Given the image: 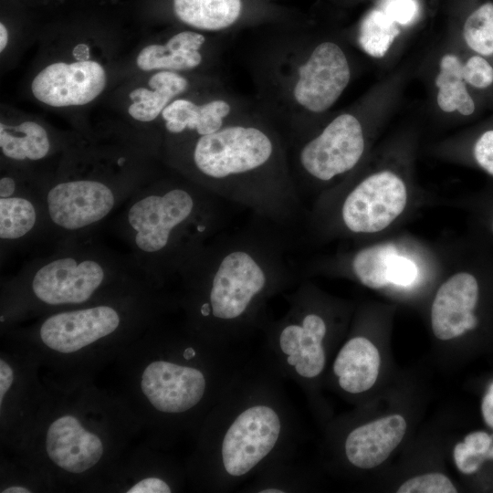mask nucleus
<instances>
[{"label":"nucleus","mask_w":493,"mask_h":493,"mask_svg":"<svg viewBox=\"0 0 493 493\" xmlns=\"http://www.w3.org/2000/svg\"><path fill=\"white\" fill-rule=\"evenodd\" d=\"M478 294L477 280L468 272L455 273L442 283L431 307V326L437 339L448 341L477 326L473 311Z\"/></svg>","instance_id":"obj_18"},{"label":"nucleus","mask_w":493,"mask_h":493,"mask_svg":"<svg viewBox=\"0 0 493 493\" xmlns=\"http://www.w3.org/2000/svg\"><path fill=\"white\" fill-rule=\"evenodd\" d=\"M289 164L301 194L305 187H328L353 172L366 149L363 125L342 112L288 145Z\"/></svg>","instance_id":"obj_10"},{"label":"nucleus","mask_w":493,"mask_h":493,"mask_svg":"<svg viewBox=\"0 0 493 493\" xmlns=\"http://www.w3.org/2000/svg\"><path fill=\"white\" fill-rule=\"evenodd\" d=\"M165 152L177 173L260 221L279 230L299 222L303 207L288 142L256 106L214 133L165 144Z\"/></svg>","instance_id":"obj_3"},{"label":"nucleus","mask_w":493,"mask_h":493,"mask_svg":"<svg viewBox=\"0 0 493 493\" xmlns=\"http://www.w3.org/2000/svg\"><path fill=\"white\" fill-rule=\"evenodd\" d=\"M282 380L262 356L236 371L201 425L193 472L204 488L232 491L296 456L299 414Z\"/></svg>","instance_id":"obj_2"},{"label":"nucleus","mask_w":493,"mask_h":493,"mask_svg":"<svg viewBox=\"0 0 493 493\" xmlns=\"http://www.w3.org/2000/svg\"><path fill=\"white\" fill-rule=\"evenodd\" d=\"M418 274V267L414 260L397 252L393 256L388 271L389 284L411 286L416 281Z\"/></svg>","instance_id":"obj_31"},{"label":"nucleus","mask_w":493,"mask_h":493,"mask_svg":"<svg viewBox=\"0 0 493 493\" xmlns=\"http://www.w3.org/2000/svg\"><path fill=\"white\" fill-rule=\"evenodd\" d=\"M396 252L395 246L392 244L363 246L339 257L335 261L336 267H330L345 270L363 286L379 289L389 285L390 262Z\"/></svg>","instance_id":"obj_22"},{"label":"nucleus","mask_w":493,"mask_h":493,"mask_svg":"<svg viewBox=\"0 0 493 493\" xmlns=\"http://www.w3.org/2000/svg\"><path fill=\"white\" fill-rule=\"evenodd\" d=\"M474 157L484 171L493 175V130L485 131L477 140Z\"/></svg>","instance_id":"obj_33"},{"label":"nucleus","mask_w":493,"mask_h":493,"mask_svg":"<svg viewBox=\"0 0 493 493\" xmlns=\"http://www.w3.org/2000/svg\"><path fill=\"white\" fill-rule=\"evenodd\" d=\"M380 363L376 346L364 336H353L339 350L332 363V374L342 392L360 394L376 383Z\"/></svg>","instance_id":"obj_21"},{"label":"nucleus","mask_w":493,"mask_h":493,"mask_svg":"<svg viewBox=\"0 0 493 493\" xmlns=\"http://www.w3.org/2000/svg\"><path fill=\"white\" fill-rule=\"evenodd\" d=\"M463 79L475 88H488L493 83V67L483 57L473 56L463 64Z\"/></svg>","instance_id":"obj_30"},{"label":"nucleus","mask_w":493,"mask_h":493,"mask_svg":"<svg viewBox=\"0 0 493 493\" xmlns=\"http://www.w3.org/2000/svg\"><path fill=\"white\" fill-rule=\"evenodd\" d=\"M398 493H456L451 480L441 473H428L414 477L404 482Z\"/></svg>","instance_id":"obj_29"},{"label":"nucleus","mask_w":493,"mask_h":493,"mask_svg":"<svg viewBox=\"0 0 493 493\" xmlns=\"http://www.w3.org/2000/svg\"><path fill=\"white\" fill-rule=\"evenodd\" d=\"M492 441V435L477 431L467 435L464 442L456 444L453 456L458 470L467 475L477 472L488 459Z\"/></svg>","instance_id":"obj_27"},{"label":"nucleus","mask_w":493,"mask_h":493,"mask_svg":"<svg viewBox=\"0 0 493 493\" xmlns=\"http://www.w3.org/2000/svg\"><path fill=\"white\" fill-rule=\"evenodd\" d=\"M14 382V372L5 360H0V404H4V399L10 390Z\"/></svg>","instance_id":"obj_35"},{"label":"nucleus","mask_w":493,"mask_h":493,"mask_svg":"<svg viewBox=\"0 0 493 493\" xmlns=\"http://www.w3.org/2000/svg\"><path fill=\"white\" fill-rule=\"evenodd\" d=\"M493 436V435H492ZM488 459H493V441L488 451Z\"/></svg>","instance_id":"obj_39"},{"label":"nucleus","mask_w":493,"mask_h":493,"mask_svg":"<svg viewBox=\"0 0 493 493\" xmlns=\"http://www.w3.org/2000/svg\"><path fill=\"white\" fill-rule=\"evenodd\" d=\"M45 450L50 461L69 474H82L94 467L104 454L101 437L87 429L74 414L54 419L45 436Z\"/></svg>","instance_id":"obj_17"},{"label":"nucleus","mask_w":493,"mask_h":493,"mask_svg":"<svg viewBox=\"0 0 493 493\" xmlns=\"http://www.w3.org/2000/svg\"><path fill=\"white\" fill-rule=\"evenodd\" d=\"M406 428V421L400 414L357 425L347 433L342 443V454L353 467H376L399 446Z\"/></svg>","instance_id":"obj_19"},{"label":"nucleus","mask_w":493,"mask_h":493,"mask_svg":"<svg viewBox=\"0 0 493 493\" xmlns=\"http://www.w3.org/2000/svg\"><path fill=\"white\" fill-rule=\"evenodd\" d=\"M246 70L256 108L281 131L288 145L319 124L351 79L343 47L315 35L307 18L247 31Z\"/></svg>","instance_id":"obj_4"},{"label":"nucleus","mask_w":493,"mask_h":493,"mask_svg":"<svg viewBox=\"0 0 493 493\" xmlns=\"http://www.w3.org/2000/svg\"><path fill=\"white\" fill-rule=\"evenodd\" d=\"M0 149L10 161L38 162L49 154L51 142L47 130L36 121H25L16 126L1 122Z\"/></svg>","instance_id":"obj_23"},{"label":"nucleus","mask_w":493,"mask_h":493,"mask_svg":"<svg viewBox=\"0 0 493 493\" xmlns=\"http://www.w3.org/2000/svg\"><path fill=\"white\" fill-rule=\"evenodd\" d=\"M278 230L221 231L184 265L174 279L189 332L234 349L262 330L269 301L294 281Z\"/></svg>","instance_id":"obj_1"},{"label":"nucleus","mask_w":493,"mask_h":493,"mask_svg":"<svg viewBox=\"0 0 493 493\" xmlns=\"http://www.w3.org/2000/svg\"><path fill=\"white\" fill-rule=\"evenodd\" d=\"M305 471L295 456L271 464L242 488L243 492L294 493L306 489Z\"/></svg>","instance_id":"obj_24"},{"label":"nucleus","mask_w":493,"mask_h":493,"mask_svg":"<svg viewBox=\"0 0 493 493\" xmlns=\"http://www.w3.org/2000/svg\"><path fill=\"white\" fill-rule=\"evenodd\" d=\"M283 316L262 329L263 359L284 380L303 389L313 402L316 383L327 366L330 318L318 289L302 282L287 295Z\"/></svg>","instance_id":"obj_8"},{"label":"nucleus","mask_w":493,"mask_h":493,"mask_svg":"<svg viewBox=\"0 0 493 493\" xmlns=\"http://www.w3.org/2000/svg\"><path fill=\"white\" fill-rule=\"evenodd\" d=\"M8 42V31L5 27V26L1 23L0 24V51L3 52V50L5 48Z\"/></svg>","instance_id":"obj_37"},{"label":"nucleus","mask_w":493,"mask_h":493,"mask_svg":"<svg viewBox=\"0 0 493 493\" xmlns=\"http://www.w3.org/2000/svg\"><path fill=\"white\" fill-rule=\"evenodd\" d=\"M22 178H0L1 251L49 236L48 221L40 187Z\"/></svg>","instance_id":"obj_15"},{"label":"nucleus","mask_w":493,"mask_h":493,"mask_svg":"<svg viewBox=\"0 0 493 493\" xmlns=\"http://www.w3.org/2000/svg\"><path fill=\"white\" fill-rule=\"evenodd\" d=\"M106 82L105 69L94 60L56 62L35 77L31 90L36 99L49 106H79L96 99Z\"/></svg>","instance_id":"obj_16"},{"label":"nucleus","mask_w":493,"mask_h":493,"mask_svg":"<svg viewBox=\"0 0 493 493\" xmlns=\"http://www.w3.org/2000/svg\"><path fill=\"white\" fill-rule=\"evenodd\" d=\"M57 246L50 255L28 263L8 283L16 301L74 309L137 286L141 274L130 259L95 242L91 236L59 242Z\"/></svg>","instance_id":"obj_7"},{"label":"nucleus","mask_w":493,"mask_h":493,"mask_svg":"<svg viewBox=\"0 0 493 493\" xmlns=\"http://www.w3.org/2000/svg\"><path fill=\"white\" fill-rule=\"evenodd\" d=\"M492 228H493V224H492Z\"/></svg>","instance_id":"obj_40"},{"label":"nucleus","mask_w":493,"mask_h":493,"mask_svg":"<svg viewBox=\"0 0 493 493\" xmlns=\"http://www.w3.org/2000/svg\"><path fill=\"white\" fill-rule=\"evenodd\" d=\"M383 10L398 25H408L416 17L418 6L414 0H388Z\"/></svg>","instance_id":"obj_32"},{"label":"nucleus","mask_w":493,"mask_h":493,"mask_svg":"<svg viewBox=\"0 0 493 493\" xmlns=\"http://www.w3.org/2000/svg\"><path fill=\"white\" fill-rule=\"evenodd\" d=\"M225 84L219 74L209 75L193 81L189 73L158 70L148 80L149 88H137L129 97L130 116L139 121L150 122L161 116L163 110L176 98L189 93L194 87H211Z\"/></svg>","instance_id":"obj_20"},{"label":"nucleus","mask_w":493,"mask_h":493,"mask_svg":"<svg viewBox=\"0 0 493 493\" xmlns=\"http://www.w3.org/2000/svg\"><path fill=\"white\" fill-rule=\"evenodd\" d=\"M173 16L190 29L233 37L243 31L305 18L276 0H170Z\"/></svg>","instance_id":"obj_11"},{"label":"nucleus","mask_w":493,"mask_h":493,"mask_svg":"<svg viewBox=\"0 0 493 493\" xmlns=\"http://www.w3.org/2000/svg\"><path fill=\"white\" fill-rule=\"evenodd\" d=\"M463 37L467 45L483 56L493 55V3L486 2L466 19Z\"/></svg>","instance_id":"obj_26"},{"label":"nucleus","mask_w":493,"mask_h":493,"mask_svg":"<svg viewBox=\"0 0 493 493\" xmlns=\"http://www.w3.org/2000/svg\"><path fill=\"white\" fill-rule=\"evenodd\" d=\"M231 37L209 35L194 29L179 30L163 43L151 44L139 53L136 63L144 71L183 73L216 72ZM217 73V72H216Z\"/></svg>","instance_id":"obj_14"},{"label":"nucleus","mask_w":493,"mask_h":493,"mask_svg":"<svg viewBox=\"0 0 493 493\" xmlns=\"http://www.w3.org/2000/svg\"><path fill=\"white\" fill-rule=\"evenodd\" d=\"M481 412L486 424L493 428V383L488 389L481 404Z\"/></svg>","instance_id":"obj_36"},{"label":"nucleus","mask_w":493,"mask_h":493,"mask_svg":"<svg viewBox=\"0 0 493 493\" xmlns=\"http://www.w3.org/2000/svg\"><path fill=\"white\" fill-rule=\"evenodd\" d=\"M226 203L179 174L139 187L123 205L116 230L142 278L162 286L223 231Z\"/></svg>","instance_id":"obj_5"},{"label":"nucleus","mask_w":493,"mask_h":493,"mask_svg":"<svg viewBox=\"0 0 493 493\" xmlns=\"http://www.w3.org/2000/svg\"><path fill=\"white\" fill-rule=\"evenodd\" d=\"M29 492H31L30 489L22 486H11L1 490V493H29Z\"/></svg>","instance_id":"obj_38"},{"label":"nucleus","mask_w":493,"mask_h":493,"mask_svg":"<svg viewBox=\"0 0 493 493\" xmlns=\"http://www.w3.org/2000/svg\"><path fill=\"white\" fill-rule=\"evenodd\" d=\"M174 483L164 477L149 476L134 483L127 489L128 493H171Z\"/></svg>","instance_id":"obj_34"},{"label":"nucleus","mask_w":493,"mask_h":493,"mask_svg":"<svg viewBox=\"0 0 493 493\" xmlns=\"http://www.w3.org/2000/svg\"><path fill=\"white\" fill-rule=\"evenodd\" d=\"M125 315L122 304L108 299L54 312L41 321L37 333L47 348L73 353L116 333Z\"/></svg>","instance_id":"obj_13"},{"label":"nucleus","mask_w":493,"mask_h":493,"mask_svg":"<svg viewBox=\"0 0 493 493\" xmlns=\"http://www.w3.org/2000/svg\"><path fill=\"white\" fill-rule=\"evenodd\" d=\"M399 33L398 24L383 10L373 9L362 21L358 42L368 55L382 58L387 53Z\"/></svg>","instance_id":"obj_25"},{"label":"nucleus","mask_w":493,"mask_h":493,"mask_svg":"<svg viewBox=\"0 0 493 493\" xmlns=\"http://www.w3.org/2000/svg\"><path fill=\"white\" fill-rule=\"evenodd\" d=\"M187 94L173 100L161 114L165 144L214 133L255 108L254 101L226 84L199 89L193 97Z\"/></svg>","instance_id":"obj_12"},{"label":"nucleus","mask_w":493,"mask_h":493,"mask_svg":"<svg viewBox=\"0 0 493 493\" xmlns=\"http://www.w3.org/2000/svg\"><path fill=\"white\" fill-rule=\"evenodd\" d=\"M234 351L186 330L183 336L168 338L163 351L143 368L141 391L168 426L202 425L245 362Z\"/></svg>","instance_id":"obj_6"},{"label":"nucleus","mask_w":493,"mask_h":493,"mask_svg":"<svg viewBox=\"0 0 493 493\" xmlns=\"http://www.w3.org/2000/svg\"><path fill=\"white\" fill-rule=\"evenodd\" d=\"M408 198L404 179L393 171L383 170L320 194L310 225L322 235L375 234L404 213Z\"/></svg>","instance_id":"obj_9"},{"label":"nucleus","mask_w":493,"mask_h":493,"mask_svg":"<svg viewBox=\"0 0 493 493\" xmlns=\"http://www.w3.org/2000/svg\"><path fill=\"white\" fill-rule=\"evenodd\" d=\"M437 104L446 112L457 110L465 116L475 110V102L468 93L464 79H456L437 86Z\"/></svg>","instance_id":"obj_28"}]
</instances>
